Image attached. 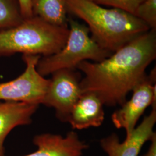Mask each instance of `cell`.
Instances as JSON below:
<instances>
[{
  "label": "cell",
  "instance_id": "cell-1",
  "mask_svg": "<svg viewBox=\"0 0 156 156\" xmlns=\"http://www.w3.org/2000/svg\"><path fill=\"white\" fill-rule=\"evenodd\" d=\"M156 58V30L151 29L101 62H81L76 69L84 74L82 92L94 94L106 106L122 105Z\"/></svg>",
  "mask_w": 156,
  "mask_h": 156
},
{
  "label": "cell",
  "instance_id": "cell-2",
  "mask_svg": "<svg viewBox=\"0 0 156 156\" xmlns=\"http://www.w3.org/2000/svg\"><path fill=\"white\" fill-rule=\"evenodd\" d=\"M68 11L86 23L92 38L113 53L151 30L139 18L116 8H106L92 0H65Z\"/></svg>",
  "mask_w": 156,
  "mask_h": 156
},
{
  "label": "cell",
  "instance_id": "cell-3",
  "mask_svg": "<svg viewBox=\"0 0 156 156\" xmlns=\"http://www.w3.org/2000/svg\"><path fill=\"white\" fill-rule=\"evenodd\" d=\"M68 27L57 26L37 16L23 19L16 26L0 31V57L16 53L51 56L67 42Z\"/></svg>",
  "mask_w": 156,
  "mask_h": 156
},
{
  "label": "cell",
  "instance_id": "cell-4",
  "mask_svg": "<svg viewBox=\"0 0 156 156\" xmlns=\"http://www.w3.org/2000/svg\"><path fill=\"white\" fill-rule=\"evenodd\" d=\"M68 25L69 34L64 47L56 54L39 59L37 69L43 76L60 69H76L84 61L100 62L112 54L92 38L86 24L68 18Z\"/></svg>",
  "mask_w": 156,
  "mask_h": 156
},
{
  "label": "cell",
  "instance_id": "cell-5",
  "mask_svg": "<svg viewBox=\"0 0 156 156\" xmlns=\"http://www.w3.org/2000/svg\"><path fill=\"white\" fill-rule=\"evenodd\" d=\"M41 56L23 55L24 71L11 81L0 83V101L22 102L40 105L49 83L37 69Z\"/></svg>",
  "mask_w": 156,
  "mask_h": 156
},
{
  "label": "cell",
  "instance_id": "cell-6",
  "mask_svg": "<svg viewBox=\"0 0 156 156\" xmlns=\"http://www.w3.org/2000/svg\"><path fill=\"white\" fill-rule=\"evenodd\" d=\"M76 69H64L51 73V78L41 104L53 108L56 117L67 122L73 106L82 94L81 75Z\"/></svg>",
  "mask_w": 156,
  "mask_h": 156
},
{
  "label": "cell",
  "instance_id": "cell-7",
  "mask_svg": "<svg viewBox=\"0 0 156 156\" xmlns=\"http://www.w3.org/2000/svg\"><path fill=\"white\" fill-rule=\"evenodd\" d=\"M156 68L146 75L134 87L130 100L112 115V122L117 128H123L126 136L134 130L147 107L156 106Z\"/></svg>",
  "mask_w": 156,
  "mask_h": 156
},
{
  "label": "cell",
  "instance_id": "cell-8",
  "mask_svg": "<svg viewBox=\"0 0 156 156\" xmlns=\"http://www.w3.org/2000/svg\"><path fill=\"white\" fill-rule=\"evenodd\" d=\"M156 123V106H153L151 113L145 116L140 125L123 142L117 134L113 133L100 140L102 149L108 156H138L143 146L156 135L153 128Z\"/></svg>",
  "mask_w": 156,
  "mask_h": 156
},
{
  "label": "cell",
  "instance_id": "cell-9",
  "mask_svg": "<svg viewBox=\"0 0 156 156\" xmlns=\"http://www.w3.org/2000/svg\"><path fill=\"white\" fill-rule=\"evenodd\" d=\"M33 142L37 150L23 156H82L83 151L89 147L73 131L64 137L49 133L37 135Z\"/></svg>",
  "mask_w": 156,
  "mask_h": 156
},
{
  "label": "cell",
  "instance_id": "cell-10",
  "mask_svg": "<svg viewBox=\"0 0 156 156\" xmlns=\"http://www.w3.org/2000/svg\"><path fill=\"white\" fill-rule=\"evenodd\" d=\"M39 105L22 102L0 101V156H5L4 143L8 134L18 126L29 125Z\"/></svg>",
  "mask_w": 156,
  "mask_h": 156
},
{
  "label": "cell",
  "instance_id": "cell-11",
  "mask_svg": "<svg viewBox=\"0 0 156 156\" xmlns=\"http://www.w3.org/2000/svg\"><path fill=\"white\" fill-rule=\"evenodd\" d=\"M103 104L93 93H84L73 106L67 122L73 129H83L98 127L105 118Z\"/></svg>",
  "mask_w": 156,
  "mask_h": 156
},
{
  "label": "cell",
  "instance_id": "cell-12",
  "mask_svg": "<svg viewBox=\"0 0 156 156\" xmlns=\"http://www.w3.org/2000/svg\"><path fill=\"white\" fill-rule=\"evenodd\" d=\"M33 15L51 24L68 27L65 0H31Z\"/></svg>",
  "mask_w": 156,
  "mask_h": 156
},
{
  "label": "cell",
  "instance_id": "cell-13",
  "mask_svg": "<svg viewBox=\"0 0 156 156\" xmlns=\"http://www.w3.org/2000/svg\"><path fill=\"white\" fill-rule=\"evenodd\" d=\"M23 20L17 0H0V31L15 27Z\"/></svg>",
  "mask_w": 156,
  "mask_h": 156
},
{
  "label": "cell",
  "instance_id": "cell-14",
  "mask_svg": "<svg viewBox=\"0 0 156 156\" xmlns=\"http://www.w3.org/2000/svg\"><path fill=\"white\" fill-rule=\"evenodd\" d=\"M135 16L151 29L156 30V0H145L137 8Z\"/></svg>",
  "mask_w": 156,
  "mask_h": 156
},
{
  "label": "cell",
  "instance_id": "cell-15",
  "mask_svg": "<svg viewBox=\"0 0 156 156\" xmlns=\"http://www.w3.org/2000/svg\"><path fill=\"white\" fill-rule=\"evenodd\" d=\"M102 6H111L135 15L140 4L145 0H92Z\"/></svg>",
  "mask_w": 156,
  "mask_h": 156
},
{
  "label": "cell",
  "instance_id": "cell-16",
  "mask_svg": "<svg viewBox=\"0 0 156 156\" xmlns=\"http://www.w3.org/2000/svg\"><path fill=\"white\" fill-rule=\"evenodd\" d=\"M23 19L33 16L31 8V0H17Z\"/></svg>",
  "mask_w": 156,
  "mask_h": 156
},
{
  "label": "cell",
  "instance_id": "cell-17",
  "mask_svg": "<svg viewBox=\"0 0 156 156\" xmlns=\"http://www.w3.org/2000/svg\"><path fill=\"white\" fill-rule=\"evenodd\" d=\"M142 156H156V134L151 140V145L148 151Z\"/></svg>",
  "mask_w": 156,
  "mask_h": 156
}]
</instances>
